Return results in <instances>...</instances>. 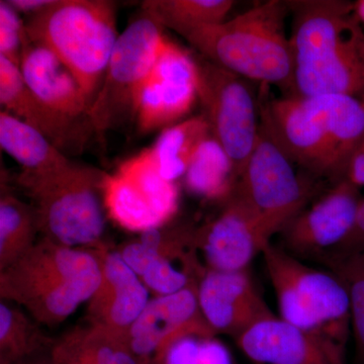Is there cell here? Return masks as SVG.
<instances>
[{"label": "cell", "mask_w": 364, "mask_h": 364, "mask_svg": "<svg viewBox=\"0 0 364 364\" xmlns=\"http://www.w3.org/2000/svg\"><path fill=\"white\" fill-rule=\"evenodd\" d=\"M293 16V90L289 97L343 95L364 100V31L354 4L287 1Z\"/></svg>", "instance_id": "obj_1"}, {"label": "cell", "mask_w": 364, "mask_h": 364, "mask_svg": "<svg viewBox=\"0 0 364 364\" xmlns=\"http://www.w3.org/2000/svg\"><path fill=\"white\" fill-rule=\"evenodd\" d=\"M287 1L269 0L219 25L200 28L186 38L200 56L263 85L291 92L294 53L287 36Z\"/></svg>", "instance_id": "obj_2"}, {"label": "cell", "mask_w": 364, "mask_h": 364, "mask_svg": "<svg viewBox=\"0 0 364 364\" xmlns=\"http://www.w3.org/2000/svg\"><path fill=\"white\" fill-rule=\"evenodd\" d=\"M26 36L71 72L88 104L97 97L116 46L117 6L109 0H53L25 21Z\"/></svg>", "instance_id": "obj_3"}, {"label": "cell", "mask_w": 364, "mask_h": 364, "mask_svg": "<svg viewBox=\"0 0 364 364\" xmlns=\"http://www.w3.org/2000/svg\"><path fill=\"white\" fill-rule=\"evenodd\" d=\"M105 176L73 162L46 173H21L18 184L33 200L43 238L71 248L105 245Z\"/></svg>", "instance_id": "obj_4"}, {"label": "cell", "mask_w": 364, "mask_h": 364, "mask_svg": "<svg viewBox=\"0 0 364 364\" xmlns=\"http://www.w3.org/2000/svg\"><path fill=\"white\" fill-rule=\"evenodd\" d=\"M262 256L279 318L346 345L351 331L350 303L339 277L329 269L305 264L298 256L272 243Z\"/></svg>", "instance_id": "obj_5"}, {"label": "cell", "mask_w": 364, "mask_h": 364, "mask_svg": "<svg viewBox=\"0 0 364 364\" xmlns=\"http://www.w3.org/2000/svg\"><path fill=\"white\" fill-rule=\"evenodd\" d=\"M165 40L162 26L144 13L119 33L90 109L93 131L100 138L135 119L139 97Z\"/></svg>", "instance_id": "obj_6"}, {"label": "cell", "mask_w": 364, "mask_h": 364, "mask_svg": "<svg viewBox=\"0 0 364 364\" xmlns=\"http://www.w3.org/2000/svg\"><path fill=\"white\" fill-rule=\"evenodd\" d=\"M198 102L210 135L231 163L235 183L238 181L259 133V102L246 79L198 55Z\"/></svg>", "instance_id": "obj_7"}, {"label": "cell", "mask_w": 364, "mask_h": 364, "mask_svg": "<svg viewBox=\"0 0 364 364\" xmlns=\"http://www.w3.org/2000/svg\"><path fill=\"white\" fill-rule=\"evenodd\" d=\"M314 191L312 182L296 173V164L260 121L257 142L231 193L282 233L306 207Z\"/></svg>", "instance_id": "obj_8"}, {"label": "cell", "mask_w": 364, "mask_h": 364, "mask_svg": "<svg viewBox=\"0 0 364 364\" xmlns=\"http://www.w3.org/2000/svg\"><path fill=\"white\" fill-rule=\"evenodd\" d=\"M107 215L127 231L144 233L168 225L178 210L176 182L163 178L147 149L122 163L104 182Z\"/></svg>", "instance_id": "obj_9"}, {"label": "cell", "mask_w": 364, "mask_h": 364, "mask_svg": "<svg viewBox=\"0 0 364 364\" xmlns=\"http://www.w3.org/2000/svg\"><path fill=\"white\" fill-rule=\"evenodd\" d=\"M102 280L98 249L67 247L43 238L11 267L0 272V296L6 301L25 303L41 294L71 286L97 289Z\"/></svg>", "instance_id": "obj_10"}, {"label": "cell", "mask_w": 364, "mask_h": 364, "mask_svg": "<svg viewBox=\"0 0 364 364\" xmlns=\"http://www.w3.org/2000/svg\"><path fill=\"white\" fill-rule=\"evenodd\" d=\"M196 230L168 225L140 234L119 249L124 262L155 296L198 284L205 268L198 256Z\"/></svg>", "instance_id": "obj_11"}, {"label": "cell", "mask_w": 364, "mask_h": 364, "mask_svg": "<svg viewBox=\"0 0 364 364\" xmlns=\"http://www.w3.org/2000/svg\"><path fill=\"white\" fill-rule=\"evenodd\" d=\"M260 121L289 159L317 178L336 183L345 170L334 144L303 98L286 97L259 102Z\"/></svg>", "instance_id": "obj_12"}, {"label": "cell", "mask_w": 364, "mask_h": 364, "mask_svg": "<svg viewBox=\"0 0 364 364\" xmlns=\"http://www.w3.org/2000/svg\"><path fill=\"white\" fill-rule=\"evenodd\" d=\"M198 85L195 56L166 38L139 97V132L163 131L177 124L198 100Z\"/></svg>", "instance_id": "obj_13"}, {"label": "cell", "mask_w": 364, "mask_h": 364, "mask_svg": "<svg viewBox=\"0 0 364 364\" xmlns=\"http://www.w3.org/2000/svg\"><path fill=\"white\" fill-rule=\"evenodd\" d=\"M275 234L267 222L231 193L221 213L196 230V247L205 269L241 272L263 253Z\"/></svg>", "instance_id": "obj_14"}, {"label": "cell", "mask_w": 364, "mask_h": 364, "mask_svg": "<svg viewBox=\"0 0 364 364\" xmlns=\"http://www.w3.org/2000/svg\"><path fill=\"white\" fill-rule=\"evenodd\" d=\"M347 179L305 208L282 231L286 250L296 256L322 257L336 250L355 225L363 198Z\"/></svg>", "instance_id": "obj_15"}, {"label": "cell", "mask_w": 364, "mask_h": 364, "mask_svg": "<svg viewBox=\"0 0 364 364\" xmlns=\"http://www.w3.org/2000/svg\"><path fill=\"white\" fill-rule=\"evenodd\" d=\"M193 334L215 336L200 312L198 284L151 299L129 330L128 341L141 364H158L170 344Z\"/></svg>", "instance_id": "obj_16"}, {"label": "cell", "mask_w": 364, "mask_h": 364, "mask_svg": "<svg viewBox=\"0 0 364 364\" xmlns=\"http://www.w3.org/2000/svg\"><path fill=\"white\" fill-rule=\"evenodd\" d=\"M235 341L257 364H347L346 345L294 327L275 315L252 326Z\"/></svg>", "instance_id": "obj_17"}, {"label": "cell", "mask_w": 364, "mask_h": 364, "mask_svg": "<svg viewBox=\"0 0 364 364\" xmlns=\"http://www.w3.org/2000/svg\"><path fill=\"white\" fill-rule=\"evenodd\" d=\"M198 299L200 312L215 334L230 335L234 339L274 315L248 269L205 270L198 282Z\"/></svg>", "instance_id": "obj_18"}, {"label": "cell", "mask_w": 364, "mask_h": 364, "mask_svg": "<svg viewBox=\"0 0 364 364\" xmlns=\"http://www.w3.org/2000/svg\"><path fill=\"white\" fill-rule=\"evenodd\" d=\"M102 280L88 301V324L126 335L150 301V291L117 251L98 248Z\"/></svg>", "instance_id": "obj_19"}, {"label": "cell", "mask_w": 364, "mask_h": 364, "mask_svg": "<svg viewBox=\"0 0 364 364\" xmlns=\"http://www.w3.org/2000/svg\"><path fill=\"white\" fill-rule=\"evenodd\" d=\"M20 69L28 88L46 107L69 123L95 133L90 105L76 79L51 51L33 43L26 33Z\"/></svg>", "instance_id": "obj_20"}, {"label": "cell", "mask_w": 364, "mask_h": 364, "mask_svg": "<svg viewBox=\"0 0 364 364\" xmlns=\"http://www.w3.org/2000/svg\"><path fill=\"white\" fill-rule=\"evenodd\" d=\"M0 104L6 111L41 132L64 154L78 153L91 133L55 114L28 88L20 67L0 56Z\"/></svg>", "instance_id": "obj_21"}, {"label": "cell", "mask_w": 364, "mask_h": 364, "mask_svg": "<svg viewBox=\"0 0 364 364\" xmlns=\"http://www.w3.org/2000/svg\"><path fill=\"white\" fill-rule=\"evenodd\" d=\"M0 145L23 167L21 173H46L71 162L41 132L6 111L0 112Z\"/></svg>", "instance_id": "obj_22"}, {"label": "cell", "mask_w": 364, "mask_h": 364, "mask_svg": "<svg viewBox=\"0 0 364 364\" xmlns=\"http://www.w3.org/2000/svg\"><path fill=\"white\" fill-rule=\"evenodd\" d=\"M210 136L202 114L164 129L147 150L163 178L176 182L186 176L196 152Z\"/></svg>", "instance_id": "obj_23"}, {"label": "cell", "mask_w": 364, "mask_h": 364, "mask_svg": "<svg viewBox=\"0 0 364 364\" xmlns=\"http://www.w3.org/2000/svg\"><path fill=\"white\" fill-rule=\"evenodd\" d=\"M234 4L231 0H146L142 11L186 39L200 28L224 23Z\"/></svg>", "instance_id": "obj_24"}, {"label": "cell", "mask_w": 364, "mask_h": 364, "mask_svg": "<svg viewBox=\"0 0 364 364\" xmlns=\"http://www.w3.org/2000/svg\"><path fill=\"white\" fill-rule=\"evenodd\" d=\"M18 306L0 304V364H18L50 353L55 340Z\"/></svg>", "instance_id": "obj_25"}, {"label": "cell", "mask_w": 364, "mask_h": 364, "mask_svg": "<svg viewBox=\"0 0 364 364\" xmlns=\"http://www.w3.org/2000/svg\"><path fill=\"white\" fill-rule=\"evenodd\" d=\"M39 234L33 205L4 193L0 200V272L21 259L33 247Z\"/></svg>", "instance_id": "obj_26"}, {"label": "cell", "mask_w": 364, "mask_h": 364, "mask_svg": "<svg viewBox=\"0 0 364 364\" xmlns=\"http://www.w3.org/2000/svg\"><path fill=\"white\" fill-rule=\"evenodd\" d=\"M184 182L189 193L208 200H225L231 195L235 186L231 163L212 136L196 152Z\"/></svg>", "instance_id": "obj_27"}, {"label": "cell", "mask_w": 364, "mask_h": 364, "mask_svg": "<svg viewBox=\"0 0 364 364\" xmlns=\"http://www.w3.org/2000/svg\"><path fill=\"white\" fill-rule=\"evenodd\" d=\"M343 282L350 303L351 332L359 361L364 364V251L329 253L318 258Z\"/></svg>", "instance_id": "obj_28"}, {"label": "cell", "mask_w": 364, "mask_h": 364, "mask_svg": "<svg viewBox=\"0 0 364 364\" xmlns=\"http://www.w3.org/2000/svg\"><path fill=\"white\" fill-rule=\"evenodd\" d=\"M71 333L92 364H141L126 335L90 324Z\"/></svg>", "instance_id": "obj_29"}, {"label": "cell", "mask_w": 364, "mask_h": 364, "mask_svg": "<svg viewBox=\"0 0 364 364\" xmlns=\"http://www.w3.org/2000/svg\"><path fill=\"white\" fill-rule=\"evenodd\" d=\"M158 364H234L231 352L215 336L193 334L167 347Z\"/></svg>", "instance_id": "obj_30"}, {"label": "cell", "mask_w": 364, "mask_h": 364, "mask_svg": "<svg viewBox=\"0 0 364 364\" xmlns=\"http://www.w3.org/2000/svg\"><path fill=\"white\" fill-rule=\"evenodd\" d=\"M25 21L20 14L11 4L0 1V56L6 57L20 67L23 40H25Z\"/></svg>", "instance_id": "obj_31"}, {"label": "cell", "mask_w": 364, "mask_h": 364, "mask_svg": "<svg viewBox=\"0 0 364 364\" xmlns=\"http://www.w3.org/2000/svg\"><path fill=\"white\" fill-rule=\"evenodd\" d=\"M49 358L52 364H92L81 350L71 331L55 340Z\"/></svg>", "instance_id": "obj_32"}, {"label": "cell", "mask_w": 364, "mask_h": 364, "mask_svg": "<svg viewBox=\"0 0 364 364\" xmlns=\"http://www.w3.org/2000/svg\"><path fill=\"white\" fill-rule=\"evenodd\" d=\"M358 251H364V198L359 208L358 220L348 238L336 250L330 253H351Z\"/></svg>", "instance_id": "obj_33"}, {"label": "cell", "mask_w": 364, "mask_h": 364, "mask_svg": "<svg viewBox=\"0 0 364 364\" xmlns=\"http://www.w3.org/2000/svg\"><path fill=\"white\" fill-rule=\"evenodd\" d=\"M345 179L358 188L364 186V141L359 145L347 165Z\"/></svg>", "instance_id": "obj_34"}, {"label": "cell", "mask_w": 364, "mask_h": 364, "mask_svg": "<svg viewBox=\"0 0 364 364\" xmlns=\"http://www.w3.org/2000/svg\"><path fill=\"white\" fill-rule=\"evenodd\" d=\"M7 2L18 14L23 13L28 14V16H30L40 13L46 7L49 6L52 4L53 0H7Z\"/></svg>", "instance_id": "obj_35"}, {"label": "cell", "mask_w": 364, "mask_h": 364, "mask_svg": "<svg viewBox=\"0 0 364 364\" xmlns=\"http://www.w3.org/2000/svg\"><path fill=\"white\" fill-rule=\"evenodd\" d=\"M354 7H355L356 16H358L359 21L364 23V0L354 2Z\"/></svg>", "instance_id": "obj_36"}, {"label": "cell", "mask_w": 364, "mask_h": 364, "mask_svg": "<svg viewBox=\"0 0 364 364\" xmlns=\"http://www.w3.org/2000/svg\"><path fill=\"white\" fill-rule=\"evenodd\" d=\"M18 364H52V363L51 360H50L49 354H48L45 358H41L40 356V358L28 359V360L23 361V363Z\"/></svg>", "instance_id": "obj_37"}, {"label": "cell", "mask_w": 364, "mask_h": 364, "mask_svg": "<svg viewBox=\"0 0 364 364\" xmlns=\"http://www.w3.org/2000/svg\"><path fill=\"white\" fill-rule=\"evenodd\" d=\"M360 55H361V58H363V62H364V40H363V42L361 43V46H360Z\"/></svg>", "instance_id": "obj_38"}, {"label": "cell", "mask_w": 364, "mask_h": 364, "mask_svg": "<svg viewBox=\"0 0 364 364\" xmlns=\"http://www.w3.org/2000/svg\"><path fill=\"white\" fill-rule=\"evenodd\" d=\"M363 102H364V100H363Z\"/></svg>", "instance_id": "obj_39"}]
</instances>
